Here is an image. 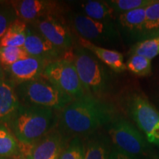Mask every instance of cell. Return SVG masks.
I'll return each instance as SVG.
<instances>
[{
    "mask_svg": "<svg viewBox=\"0 0 159 159\" xmlns=\"http://www.w3.org/2000/svg\"><path fill=\"white\" fill-rule=\"evenodd\" d=\"M57 116V129L66 138L88 136L112 120L114 109L102 99L85 94L69 103Z\"/></svg>",
    "mask_w": 159,
    "mask_h": 159,
    "instance_id": "obj_1",
    "label": "cell"
},
{
    "mask_svg": "<svg viewBox=\"0 0 159 159\" xmlns=\"http://www.w3.org/2000/svg\"><path fill=\"white\" fill-rule=\"evenodd\" d=\"M56 111L52 109L20 105L8 128L21 144H32L52 130L57 125Z\"/></svg>",
    "mask_w": 159,
    "mask_h": 159,
    "instance_id": "obj_2",
    "label": "cell"
},
{
    "mask_svg": "<svg viewBox=\"0 0 159 159\" xmlns=\"http://www.w3.org/2000/svg\"><path fill=\"white\" fill-rule=\"evenodd\" d=\"M83 88L86 94L102 99L111 89V72L102 62L79 43L73 52V59Z\"/></svg>",
    "mask_w": 159,
    "mask_h": 159,
    "instance_id": "obj_3",
    "label": "cell"
},
{
    "mask_svg": "<svg viewBox=\"0 0 159 159\" xmlns=\"http://www.w3.org/2000/svg\"><path fill=\"white\" fill-rule=\"evenodd\" d=\"M20 104L61 111L74 99L43 76L16 86Z\"/></svg>",
    "mask_w": 159,
    "mask_h": 159,
    "instance_id": "obj_4",
    "label": "cell"
},
{
    "mask_svg": "<svg viewBox=\"0 0 159 159\" xmlns=\"http://www.w3.org/2000/svg\"><path fill=\"white\" fill-rule=\"evenodd\" d=\"M68 23L77 36L99 47H116L121 35L116 21H102L91 19L81 13H68Z\"/></svg>",
    "mask_w": 159,
    "mask_h": 159,
    "instance_id": "obj_5",
    "label": "cell"
},
{
    "mask_svg": "<svg viewBox=\"0 0 159 159\" xmlns=\"http://www.w3.org/2000/svg\"><path fill=\"white\" fill-rule=\"evenodd\" d=\"M127 114L136 122L148 142L159 146V111L140 91L128 94L124 100Z\"/></svg>",
    "mask_w": 159,
    "mask_h": 159,
    "instance_id": "obj_6",
    "label": "cell"
},
{
    "mask_svg": "<svg viewBox=\"0 0 159 159\" xmlns=\"http://www.w3.org/2000/svg\"><path fill=\"white\" fill-rule=\"evenodd\" d=\"M108 134L115 148L135 157L147 153L148 145L144 137L132 123L122 116L110 122Z\"/></svg>",
    "mask_w": 159,
    "mask_h": 159,
    "instance_id": "obj_7",
    "label": "cell"
},
{
    "mask_svg": "<svg viewBox=\"0 0 159 159\" xmlns=\"http://www.w3.org/2000/svg\"><path fill=\"white\" fill-rule=\"evenodd\" d=\"M42 76L73 99L85 94L75 63L70 59L62 58L48 63Z\"/></svg>",
    "mask_w": 159,
    "mask_h": 159,
    "instance_id": "obj_8",
    "label": "cell"
},
{
    "mask_svg": "<svg viewBox=\"0 0 159 159\" xmlns=\"http://www.w3.org/2000/svg\"><path fill=\"white\" fill-rule=\"evenodd\" d=\"M11 3L19 19L27 24L49 16L65 17L69 13L63 3L52 0H14Z\"/></svg>",
    "mask_w": 159,
    "mask_h": 159,
    "instance_id": "obj_9",
    "label": "cell"
},
{
    "mask_svg": "<svg viewBox=\"0 0 159 159\" xmlns=\"http://www.w3.org/2000/svg\"><path fill=\"white\" fill-rule=\"evenodd\" d=\"M66 137L55 128L32 144H19L23 159H60L64 150Z\"/></svg>",
    "mask_w": 159,
    "mask_h": 159,
    "instance_id": "obj_10",
    "label": "cell"
},
{
    "mask_svg": "<svg viewBox=\"0 0 159 159\" xmlns=\"http://www.w3.org/2000/svg\"><path fill=\"white\" fill-rule=\"evenodd\" d=\"M55 47L69 51L74 44L70 27L64 17L49 16L30 24Z\"/></svg>",
    "mask_w": 159,
    "mask_h": 159,
    "instance_id": "obj_11",
    "label": "cell"
},
{
    "mask_svg": "<svg viewBox=\"0 0 159 159\" xmlns=\"http://www.w3.org/2000/svg\"><path fill=\"white\" fill-rule=\"evenodd\" d=\"M24 48L29 56L43 60L48 63L66 58L65 55L68 52L55 47L30 24L27 26Z\"/></svg>",
    "mask_w": 159,
    "mask_h": 159,
    "instance_id": "obj_12",
    "label": "cell"
},
{
    "mask_svg": "<svg viewBox=\"0 0 159 159\" xmlns=\"http://www.w3.org/2000/svg\"><path fill=\"white\" fill-rule=\"evenodd\" d=\"M48 63H49L43 60L29 56L3 68L6 78L17 85L42 77L43 71Z\"/></svg>",
    "mask_w": 159,
    "mask_h": 159,
    "instance_id": "obj_13",
    "label": "cell"
},
{
    "mask_svg": "<svg viewBox=\"0 0 159 159\" xmlns=\"http://www.w3.org/2000/svg\"><path fill=\"white\" fill-rule=\"evenodd\" d=\"M145 18L146 7L119 14L116 24L121 38L124 39L127 42H138L140 41L145 22Z\"/></svg>",
    "mask_w": 159,
    "mask_h": 159,
    "instance_id": "obj_14",
    "label": "cell"
},
{
    "mask_svg": "<svg viewBox=\"0 0 159 159\" xmlns=\"http://www.w3.org/2000/svg\"><path fill=\"white\" fill-rule=\"evenodd\" d=\"M16 86L7 78L0 80V123L7 127L21 105Z\"/></svg>",
    "mask_w": 159,
    "mask_h": 159,
    "instance_id": "obj_15",
    "label": "cell"
},
{
    "mask_svg": "<svg viewBox=\"0 0 159 159\" xmlns=\"http://www.w3.org/2000/svg\"><path fill=\"white\" fill-rule=\"evenodd\" d=\"M78 43L92 52L101 62L114 72H123L127 69L123 55L119 51L99 47L77 35Z\"/></svg>",
    "mask_w": 159,
    "mask_h": 159,
    "instance_id": "obj_16",
    "label": "cell"
},
{
    "mask_svg": "<svg viewBox=\"0 0 159 159\" xmlns=\"http://www.w3.org/2000/svg\"><path fill=\"white\" fill-rule=\"evenodd\" d=\"M81 13L91 19L102 21H116L118 14L109 5L107 1L80 2L78 3Z\"/></svg>",
    "mask_w": 159,
    "mask_h": 159,
    "instance_id": "obj_17",
    "label": "cell"
},
{
    "mask_svg": "<svg viewBox=\"0 0 159 159\" xmlns=\"http://www.w3.org/2000/svg\"><path fill=\"white\" fill-rule=\"evenodd\" d=\"M94 134L87 136L83 143L84 159H109L111 151L106 138Z\"/></svg>",
    "mask_w": 159,
    "mask_h": 159,
    "instance_id": "obj_18",
    "label": "cell"
},
{
    "mask_svg": "<svg viewBox=\"0 0 159 159\" xmlns=\"http://www.w3.org/2000/svg\"><path fill=\"white\" fill-rule=\"evenodd\" d=\"M27 26V24L21 19L15 21L0 39V47H24Z\"/></svg>",
    "mask_w": 159,
    "mask_h": 159,
    "instance_id": "obj_19",
    "label": "cell"
},
{
    "mask_svg": "<svg viewBox=\"0 0 159 159\" xmlns=\"http://www.w3.org/2000/svg\"><path fill=\"white\" fill-rule=\"evenodd\" d=\"M158 36L159 0H155L153 3L146 7V18L140 41Z\"/></svg>",
    "mask_w": 159,
    "mask_h": 159,
    "instance_id": "obj_20",
    "label": "cell"
},
{
    "mask_svg": "<svg viewBox=\"0 0 159 159\" xmlns=\"http://www.w3.org/2000/svg\"><path fill=\"white\" fill-rule=\"evenodd\" d=\"M17 156H21L19 142L11 129L0 123V157Z\"/></svg>",
    "mask_w": 159,
    "mask_h": 159,
    "instance_id": "obj_21",
    "label": "cell"
},
{
    "mask_svg": "<svg viewBox=\"0 0 159 159\" xmlns=\"http://www.w3.org/2000/svg\"><path fill=\"white\" fill-rule=\"evenodd\" d=\"M130 55H140L150 61L159 55V36L142 40L135 43L129 52Z\"/></svg>",
    "mask_w": 159,
    "mask_h": 159,
    "instance_id": "obj_22",
    "label": "cell"
},
{
    "mask_svg": "<svg viewBox=\"0 0 159 159\" xmlns=\"http://www.w3.org/2000/svg\"><path fill=\"white\" fill-rule=\"evenodd\" d=\"M125 65L128 70L137 76H148L152 72L150 60L140 55H130Z\"/></svg>",
    "mask_w": 159,
    "mask_h": 159,
    "instance_id": "obj_23",
    "label": "cell"
},
{
    "mask_svg": "<svg viewBox=\"0 0 159 159\" xmlns=\"http://www.w3.org/2000/svg\"><path fill=\"white\" fill-rule=\"evenodd\" d=\"M28 57L24 47H0V64L4 68Z\"/></svg>",
    "mask_w": 159,
    "mask_h": 159,
    "instance_id": "obj_24",
    "label": "cell"
},
{
    "mask_svg": "<svg viewBox=\"0 0 159 159\" xmlns=\"http://www.w3.org/2000/svg\"><path fill=\"white\" fill-rule=\"evenodd\" d=\"M18 19L19 17L11 1L0 2V39Z\"/></svg>",
    "mask_w": 159,
    "mask_h": 159,
    "instance_id": "obj_25",
    "label": "cell"
},
{
    "mask_svg": "<svg viewBox=\"0 0 159 159\" xmlns=\"http://www.w3.org/2000/svg\"><path fill=\"white\" fill-rule=\"evenodd\" d=\"M155 0H108L107 2L117 14L139 8H144L153 3Z\"/></svg>",
    "mask_w": 159,
    "mask_h": 159,
    "instance_id": "obj_26",
    "label": "cell"
},
{
    "mask_svg": "<svg viewBox=\"0 0 159 159\" xmlns=\"http://www.w3.org/2000/svg\"><path fill=\"white\" fill-rule=\"evenodd\" d=\"M60 159H84L83 142L80 137H73L65 147Z\"/></svg>",
    "mask_w": 159,
    "mask_h": 159,
    "instance_id": "obj_27",
    "label": "cell"
},
{
    "mask_svg": "<svg viewBox=\"0 0 159 159\" xmlns=\"http://www.w3.org/2000/svg\"><path fill=\"white\" fill-rule=\"evenodd\" d=\"M109 159H138V158L126 153V152H123V151L114 147L111 151Z\"/></svg>",
    "mask_w": 159,
    "mask_h": 159,
    "instance_id": "obj_28",
    "label": "cell"
},
{
    "mask_svg": "<svg viewBox=\"0 0 159 159\" xmlns=\"http://www.w3.org/2000/svg\"><path fill=\"white\" fill-rule=\"evenodd\" d=\"M5 78H6V75H5V69H4L2 66L0 64V80H4Z\"/></svg>",
    "mask_w": 159,
    "mask_h": 159,
    "instance_id": "obj_29",
    "label": "cell"
},
{
    "mask_svg": "<svg viewBox=\"0 0 159 159\" xmlns=\"http://www.w3.org/2000/svg\"><path fill=\"white\" fill-rule=\"evenodd\" d=\"M20 157H21V156H17V157H16V158H13V159H23V158H20Z\"/></svg>",
    "mask_w": 159,
    "mask_h": 159,
    "instance_id": "obj_30",
    "label": "cell"
},
{
    "mask_svg": "<svg viewBox=\"0 0 159 159\" xmlns=\"http://www.w3.org/2000/svg\"><path fill=\"white\" fill-rule=\"evenodd\" d=\"M0 159H4V158H0Z\"/></svg>",
    "mask_w": 159,
    "mask_h": 159,
    "instance_id": "obj_31",
    "label": "cell"
}]
</instances>
